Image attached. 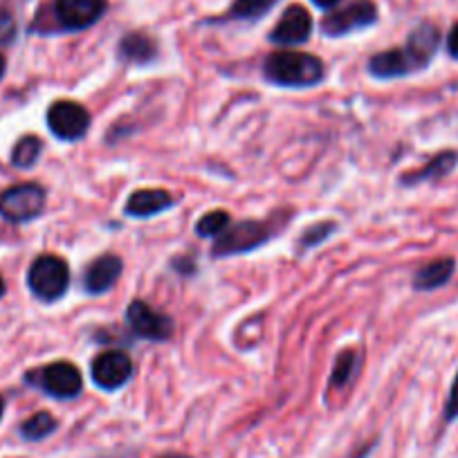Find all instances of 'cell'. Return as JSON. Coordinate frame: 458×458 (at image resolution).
<instances>
[{
	"instance_id": "6da1fadb",
	"label": "cell",
	"mask_w": 458,
	"mask_h": 458,
	"mask_svg": "<svg viewBox=\"0 0 458 458\" xmlns=\"http://www.w3.org/2000/svg\"><path fill=\"white\" fill-rule=\"evenodd\" d=\"M263 74L281 88H312L324 81V61L308 52H272L263 64Z\"/></svg>"
},
{
	"instance_id": "7a4b0ae2",
	"label": "cell",
	"mask_w": 458,
	"mask_h": 458,
	"mask_svg": "<svg viewBox=\"0 0 458 458\" xmlns=\"http://www.w3.org/2000/svg\"><path fill=\"white\" fill-rule=\"evenodd\" d=\"M28 285L34 297L43 303H55L68 293L70 267L56 254H43L30 266Z\"/></svg>"
},
{
	"instance_id": "3957f363",
	"label": "cell",
	"mask_w": 458,
	"mask_h": 458,
	"mask_svg": "<svg viewBox=\"0 0 458 458\" xmlns=\"http://www.w3.org/2000/svg\"><path fill=\"white\" fill-rule=\"evenodd\" d=\"M25 382L56 400H72L83 391L81 371L72 362H52L34 369L25 376Z\"/></svg>"
},
{
	"instance_id": "277c9868",
	"label": "cell",
	"mask_w": 458,
	"mask_h": 458,
	"mask_svg": "<svg viewBox=\"0 0 458 458\" xmlns=\"http://www.w3.org/2000/svg\"><path fill=\"white\" fill-rule=\"evenodd\" d=\"M270 225L261 223V220H241V223H232L225 229L223 234L214 241L211 254L223 259L252 252V250L261 248L266 241H270Z\"/></svg>"
},
{
	"instance_id": "5b68a950",
	"label": "cell",
	"mask_w": 458,
	"mask_h": 458,
	"mask_svg": "<svg viewBox=\"0 0 458 458\" xmlns=\"http://www.w3.org/2000/svg\"><path fill=\"white\" fill-rule=\"evenodd\" d=\"M46 209V189L37 182L14 184L0 191V216L10 223H30Z\"/></svg>"
},
{
	"instance_id": "8992f818",
	"label": "cell",
	"mask_w": 458,
	"mask_h": 458,
	"mask_svg": "<svg viewBox=\"0 0 458 458\" xmlns=\"http://www.w3.org/2000/svg\"><path fill=\"white\" fill-rule=\"evenodd\" d=\"M377 23V5L373 0H353L346 7L330 12L321 21V32L330 38L346 37Z\"/></svg>"
},
{
	"instance_id": "52a82bcc",
	"label": "cell",
	"mask_w": 458,
	"mask_h": 458,
	"mask_svg": "<svg viewBox=\"0 0 458 458\" xmlns=\"http://www.w3.org/2000/svg\"><path fill=\"white\" fill-rule=\"evenodd\" d=\"M108 10V0H55L52 21L61 32H81L92 28Z\"/></svg>"
},
{
	"instance_id": "ba28073f",
	"label": "cell",
	"mask_w": 458,
	"mask_h": 458,
	"mask_svg": "<svg viewBox=\"0 0 458 458\" xmlns=\"http://www.w3.org/2000/svg\"><path fill=\"white\" fill-rule=\"evenodd\" d=\"M47 129L64 142H77L90 131V113L77 101H55L47 108Z\"/></svg>"
},
{
	"instance_id": "9c48e42d",
	"label": "cell",
	"mask_w": 458,
	"mask_h": 458,
	"mask_svg": "<svg viewBox=\"0 0 458 458\" xmlns=\"http://www.w3.org/2000/svg\"><path fill=\"white\" fill-rule=\"evenodd\" d=\"M126 324L133 330L135 337L148 339V342H166L175 328L169 315L156 310L142 299H135L126 308Z\"/></svg>"
},
{
	"instance_id": "30bf717a",
	"label": "cell",
	"mask_w": 458,
	"mask_h": 458,
	"mask_svg": "<svg viewBox=\"0 0 458 458\" xmlns=\"http://www.w3.org/2000/svg\"><path fill=\"white\" fill-rule=\"evenodd\" d=\"M92 382L104 391H117L133 376V362L122 351H106L92 360Z\"/></svg>"
},
{
	"instance_id": "8fae6325",
	"label": "cell",
	"mask_w": 458,
	"mask_h": 458,
	"mask_svg": "<svg viewBox=\"0 0 458 458\" xmlns=\"http://www.w3.org/2000/svg\"><path fill=\"white\" fill-rule=\"evenodd\" d=\"M312 16L308 14L306 7L301 5H290L279 19V23L272 28L270 41L275 46H301L310 38L312 34Z\"/></svg>"
},
{
	"instance_id": "7c38bea8",
	"label": "cell",
	"mask_w": 458,
	"mask_h": 458,
	"mask_svg": "<svg viewBox=\"0 0 458 458\" xmlns=\"http://www.w3.org/2000/svg\"><path fill=\"white\" fill-rule=\"evenodd\" d=\"M124 272V263L114 254H104V257L95 259L83 272V288L90 294H104L117 284V279Z\"/></svg>"
},
{
	"instance_id": "4fadbf2b",
	"label": "cell",
	"mask_w": 458,
	"mask_h": 458,
	"mask_svg": "<svg viewBox=\"0 0 458 458\" xmlns=\"http://www.w3.org/2000/svg\"><path fill=\"white\" fill-rule=\"evenodd\" d=\"M178 202V198L171 196L165 189H138L129 196L124 205V214L131 218H151L171 209Z\"/></svg>"
},
{
	"instance_id": "5bb4252c",
	"label": "cell",
	"mask_w": 458,
	"mask_h": 458,
	"mask_svg": "<svg viewBox=\"0 0 458 458\" xmlns=\"http://www.w3.org/2000/svg\"><path fill=\"white\" fill-rule=\"evenodd\" d=\"M440 46V32L436 25L420 23L411 34H409L407 43H404V52L409 59L413 61L416 70H425L431 64Z\"/></svg>"
},
{
	"instance_id": "9a60e30c",
	"label": "cell",
	"mask_w": 458,
	"mask_h": 458,
	"mask_svg": "<svg viewBox=\"0 0 458 458\" xmlns=\"http://www.w3.org/2000/svg\"><path fill=\"white\" fill-rule=\"evenodd\" d=\"M369 72L377 79H400L407 74L418 72L413 61L404 52V47H394V50H385L380 55L369 59Z\"/></svg>"
},
{
	"instance_id": "2e32d148",
	"label": "cell",
	"mask_w": 458,
	"mask_h": 458,
	"mask_svg": "<svg viewBox=\"0 0 458 458\" xmlns=\"http://www.w3.org/2000/svg\"><path fill=\"white\" fill-rule=\"evenodd\" d=\"M454 272H456V261H454V259H436V261H429L413 275V288H416L418 293L438 290L452 281Z\"/></svg>"
},
{
	"instance_id": "e0dca14e",
	"label": "cell",
	"mask_w": 458,
	"mask_h": 458,
	"mask_svg": "<svg viewBox=\"0 0 458 458\" xmlns=\"http://www.w3.org/2000/svg\"><path fill=\"white\" fill-rule=\"evenodd\" d=\"M458 165V151H443L438 156L431 157L422 169L411 171V174H404L403 184L404 187H416V184L431 182V180H440L445 175L452 174Z\"/></svg>"
},
{
	"instance_id": "ac0fdd59",
	"label": "cell",
	"mask_w": 458,
	"mask_h": 458,
	"mask_svg": "<svg viewBox=\"0 0 458 458\" xmlns=\"http://www.w3.org/2000/svg\"><path fill=\"white\" fill-rule=\"evenodd\" d=\"M117 50H120V56L126 64L135 65H148L157 56L156 41L144 32H129L126 37H122Z\"/></svg>"
},
{
	"instance_id": "d6986e66",
	"label": "cell",
	"mask_w": 458,
	"mask_h": 458,
	"mask_svg": "<svg viewBox=\"0 0 458 458\" xmlns=\"http://www.w3.org/2000/svg\"><path fill=\"white\" fill-rule=\"evenodd\" d=\"M275 5L276 0H234L227 14L220 21H248V23H254V21L263 19Z\"/></svg>"
},
{
	"instance_id": "ffe728a7",
	"label": "cell",
	"mask_w": 458,
	"mask_h": 458,
	"mask_svg": "<svg viewBox=\"0 0 458 458\" xmlns=\"http://www.w3.org/2000/svg\"><path fill=\"white\" fill-rule=\"evenodd\" d=\"M56 427H59V422L50 411H38L21 425V436L30 443H38V440H46L47 436L55 434Z\"/></svg>"
},
{
	"instance_id": "44dd1931",
	"label": "cell",
	"mask_w": 458,
	"mask_h": 458,
	"mask_svg": "<svg viewBox=\"0 0 458 458\" xmlns=\"http://www.w3.org/2000/svg\"><path fill=\"white\" fill-rule=\"evenodd\" d=\"M43 151V142L37 135H23V138L16 142V147L12 148V165L16 169H32L38 162Z\"/></svg>"
},
{
	"instance_id": "7402d4cb",
	"label": "cell",
	"mask_w": 458,
	"mask_h": 458,
	"mask_svg": "<svg viewBox=\"0 0 458 458\" xmlns=\"http://www.w3.org/2000/svg\"><path fill=\"white\" fill-rule=\"evenodd\" d=\"M355 371H358V353H353V351H344V353L335 360L330 386H333V389H344V386L353 380Z\"/></svg>"
},
{
	"instance_id": "603a6c76",
	"label": "cell",
	"mask_w": 458,
	"mask_h": 458,
	"mask_svg": "<svg viewBox=\"0 0 458 458\" xmlns=\"http://www.w3.org/2000/svg\"><path fill=\"white\" fill-rule=\"evenodd\" d=\"M229 225H232V218H229L227 211L223 209L209 211V214H205L196 223V234L202 236V239H218Z\"/></svg>"
},
{
	"instance_id": "cb8c5ba5",
	"label": "cell",
	"mask_w": 458,
	"mask_h": 458,
	"mask_svg": "<svg viewBox=\"0 0 458 458\" xmlns=\"http://www.w3.org/2000/svg\"><path fill=\"white\" fill-rule=\"evenodd\" d=\"M335 227H337V225H335V223L310 225V227H308L306 232H303L301 239L297 241V250H299V252H308V250L317 248V245L324 243V241L328 239L330 234H333Z\"/></svg>"
},
{
	"instance_id": "d4e9b609",
	"label": "cell",
	"mask_w": 458,
	"mask_h": 458,
	"mask_svg": "<svg viewBox=\"0 0 458 458\" xmlns=\"http://www.w3.org/2000/svg\"><path fill=\"white\" fill-rule=\"evenodd\" d=\"M16 38L14 14L5 7H0V46H10Z\"/></svg>"
},
{
	"instance_id": "484cf974",
	"label": "cell",
	"mask_w": 458,
	"mask_h": 458,
	"mask_svg": "<svg viewBox=\"0 0 458 458\" xmlns=\"http://www.w3.org/2000/svg\"><path fill=\"white\" fill-rule=\"evenodd\" d=\"M458 418V373L452 382V389H449L447 403H445V422H452Z\"/></svg>"
},
{
	"instance_id": "4316f807",
	"label": "cell",
	"mask_w": 458,
	"mask_h": 458,
	"mask_svg": "<svg viewBox=\"0 0 458 458\" xmlns=\"http://www.w3.org/2000/svg\"><path fill=\"white\" fill-rule=\"evenodd\" d=\"M447 52L452 59H458V23L447 34Z\"/></svg>"
},
{
	"instance_id": "83f0119b",
	"label": "cell",
	"mask_w": 458,
	"mask_h": 458,
	"mask_svg": "<svg viewBox=\"0 0 458 458\" xmlns=\"http://www.w3.org/2000/svg\"><path fill=\"white\" fill-rule=\"evenodd\" d=\"M317 7H321V10H333L335 5H339L342 0H312Z\"/></svg>"
},
{
	"instance_id": "f1b7e54d",
	"label": "cell",
	"mask_w": 458,
	"mask_h": 458,
	"mask_svg": "<svg viewBox=\"0 0 458 458\" xmlns=\"http://www.w3.org/2000/svg\"><path fill=\"white\" fill-rule=\"evenodd\" d=\"M5 56H3V55H0V79H3V77H5Z\"/></svg>"
},
{
	"instance_id": "f546056e",
	"label": "cell",
	"mask_w": 458,
	"mask_h": 458,
	"mask_svg": "<svg viewBox=\"0 0 458 458\" xmlns=\"http://www.w3.org/2000/svg\"><path fill=\"white\" fill-rule=\"evenodd\" d=\"M160 458H191V456H184V454H166V456H160Z\"/></svg>"
},
{
	"instance_id": "4dcf8cb0",
	"label": "cell",
	"mask_w": 458,
	"mask_h": 458,
	"mask_svg": "<svg viewBox=\"0 0 458 458\" xmlns=\"http://www.w3.org/2000/svg\"><path fill=\"white\" fill-rule=\"evenodd\" d=\"M5 294V279H3V275H0V297Z\"/></svg>"
},
{
	"instance_id": "1f68e13d",
	"label": "cell",
	"mask_w": 458,
	"mask_h": 458,
	"mask_svg": "<svg viewBox=\"0 0 458 458\" xmlns=\"http://www.w3.org/2000/svg\"><path fill=\"white\" fill-rule=\"evenodd\" d=\"M3 411H5V403H3V398H0V418H3Z\"/></svg>"
}]
</instances>
